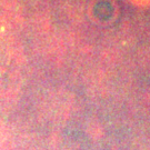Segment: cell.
I'll use <instances>...</instances> for the list:
<instances>
[{"label": "cell", "mask_w": 150, "mask_h": 150, "mask_svg": "<svg viewBox=\"0 0 150 150\" xmlns=\"http://www.w3.org/2000/svg\"><path fill=\"white\" fill-rule=\"evenodd\" d=\"M130 1L138 7H150V0H130Z\"/></svg>", "instance_id": "1"}]
</instances>
